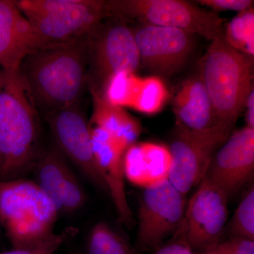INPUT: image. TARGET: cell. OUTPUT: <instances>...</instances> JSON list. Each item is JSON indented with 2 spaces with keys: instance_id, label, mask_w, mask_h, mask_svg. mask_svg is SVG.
Returning a JSON list of instances; mask_svg holds the SVG:
<instances>
[{
  "instance_id": "6da1fadb",
  "label": "cell",
  "mask_w": 254,
  "mask_h": 254,
  "mask_svg": "<svg viewBox=\"0 0 254 254\" xmlns=\"http://www.w3.org/2000/svg\"><path fill=\"white\" fill-rule=\"evenodd\" d=\"M88 36L40 47L23 58L20 76L37 113L45 115L78 103L87 83Z\"/></svg>"
},
{
  "instance_id": "7a4b0ae2",
  "label": "cell",
  "mask_w": 254,
  "mask_h": 254,
  "mask_svg": "<svg viewBox=\"0 0 254 254\" xmlns=\"http://www.w3.org/2000/svg\"><path fill=\"white\" fill-rule=\"evenodd\" d=\"M37 112L19 68L0 73V181L23 178L33 169L38 151Z\"/></svg>"
},
{
  "instance_id": "3957f363",
  "label": "cell",
  "mask_w": 254,
  "mask_h": 254,
  "mask_svg": "<svg viewBox=\"0 0 254 254\" xmlns=\"http://www.w3.org/2000/svg\"><path fill=\"white\" fill-rule=\"evenodd\" d=\"M253 58L230 46L222 33L202 58L200 77L222 126L232 128L254 89Z\"/></svg>"
},
{
  "instance_id": "277c9868",
  "label": "cell",
  "mask_w": 254,
  "mask_h": 254,
  "mask_svg": "<svg viewBox=\"0 0 254 254\" xmlns=\"http://www.w3.org/2000/svg\"><path fill=\"white\" fill-rule=\"evenodd\" d=\"M58 215L34 181H0V221L13 249L31 248L49 239Z\"/></svg>"
},
{
  "instance_id": "5b68a950",
  "label": "cell",
  "mask_w": 254,
  "mask_h": 254,
  "mask_svg": "<svg viewBox=\"0 0 254 254\" xmlns=\"http://www.w3.org/2000/svg\"><path fill=\"white\" fill-rule=\"evenodd\" d=\"M110 14L134 18L146 25L177 28L213 41L223 33L224 19L183 0H110Z\"/></svg>"
},
{
  "instance_id": "8992f818",
  "label": "cell",
  "mask_w": 254,
  "mask_h": 254,
  "mask_svg": "<svg viewBox=\"0 0 254 254\" xmlns=\"http://www.w3.org/2000/svg\"><path fill=\"white\" fill-rule=\"evenodd\" d=\"M38 9L41 16L28 21L40 47L88 36L110 14L101 0H42Z\"/></svg>"
},
{
  "instance_id": "52a82bcc",
  "label": "cell",
  "mask_w": 254,
  "mask_h": 254,
  "mask_svg": "<svg viewBox=\"0 0 254 254\" xmlns=\"http://www.w3.org/2000/svg\"><path fill=\"white\" fill-rule=\"evenodd\" d=\"M228 197L206 177L185 206L173 242L186 246L197 254L221 242L228 216Z\"/></svg>"
},
{
  "instance_id": "ba28073f",
  "label": "cell",
  "mask_w": 254,
  "mask_h": 254,
  "mask_svg": "<svg viewBox=\"0 0 254 254\" xmlns=\"http://www.w3.org/2000/svg\"><path fill=\"white\" fill-rule=\"evenodd\" d=\"M99 26L88 36L87 83L90 89L103 93L115 75L135 73L141 58L131 28L120 22L110 23L103 28Z\"/></svg>"
},
{
  "instance_id": "9c48e42d",
  "label": "cell",
  "mask_w": 254,
  "mask_h": 254,
  "mask_svg": "<svg viewBox=\"0 0 254 254\" xmlns=\"http://www.w3.org/2000/svg\"><path fill=\"white\" fill-rule=\"evenodd\" d=\"M231 130L222 125L198 132L177 127L168 147L171 168L168 180L182 194L186 195L203 181L214 155L227 141Z\"/></svg>"
},
{
  "instance_id": "30bf717a",
  "label": "cell",
  "mask_w": 254,
  "mask_h": 254,
  "mask_svg": "<svg viewBox=\"0 0 254 254\" xmlns=\"http://www.w3.org/2000/svg\"><path fill=\"white\" fill-rule=\"evenodd\" d=\"M185 195L168 180L144 189L138 209L136 250L155 252L164 241L173 236L185 212Z\"/></svg>"
},
{
  "instance_id": "8fae6325",
  "label": "cell",
  "mask_w": 254,
  "mask_h": 254,
  "mask_svg": "<svg viewBox=\"0 0 254 254\" xmlns=\"http://www.w3.org/2000/svg\"><path fill=\"white\" fill-rule=\"evenodd\" d=\"M43 116L60 153L95 186L108 192L95 161L89 123L78 103Z\"/></svg>"
},
{
  "instance_id": "7c38bea8",
  "label": "cell",
  "mask_w": 254,
  "mask_h": 254,
  "mask_svg": "<svg viewBox=\"0 0 254 254\" xmlns=\"http://www.w3.org/2000/svg\"><path fill=\"white\" fill-rule=\"evenodd\" d=\"M194 36L183 30L152 25L134 31L141 63L152 72L165 76L176 73L186 63L194 47Z\"/></svg>"
},
{
  "instance_id": "4fadbf2b",
  "label": "cell",
  "mask_w": 254,
  "mask_h": 254,
  "mask_svg": "<svg viewBox=\"0 0 254 254\" xmlns=\"http://www.w3.org/2000/svg\"><path fill=\"white\" fill-rule=\"evenodd\" d=\"M33 169L35 182L53 202L59 215L76 213L86 204L84 189L67 159L55 145L40 152Z\"/></svg>"
},
{
  "instance_id": "5bb4252c",
  "label": "cell",
  "mask_w": 254,
  "mask_h": 254,
  "mask_svg": "<svg viewBox=\"0 0 254 254\" xmlns=\"http://www.w3.org/2000/svg\"><path fill=\"white\" fill-rule=\"evenodd\" d=\"M254 171V129L245 127L218 148L205 177L229 198L249 182Z\"/></svg>"
},
{
  "instance_id": "9a60e30c",
  "label": "cell",
  "mask_w": 254,
  "mask_h": 254,
  "mask_svg": "<svg viewBox=\"0 0 254 254\" xmlns=\"http://www.w3.org/2000/svg\"><path fill=\"white\" fill-rule=\"evenodd\" d=\"M93 153L97 166L106 185L119 218L128 225L133 215L125 187L123 156L126 151L108 132L89 125Z\"/></svg>"
},
{
  "instance_id": "2e32d148",
  "label": "cell",
  "mask_w": 254,
  "mask_h": 254,
  "mask_svg": "<svg viewBox=\"0 0 254 254\" xmlns=\"http://www.w3.org/2000/svg\"><path fill=\"white\" fill-rule=\"evenodd\" d=\"M38 48L31 23L15 1L0 0V69L19 68L25 56Z\"/></svg>"
},
{
  "instance_id": "e0dca14e",
  "label": "cell",
  "mask_w": 254,
  "mask_h": 254,
  "mask_svg": "<svg viewBox=\"0 0 254 254\" xmlns=\"http://www.w3.org/2000/svg\"><path fill=\"white\" fill-rule=\"evenodd\" d=\"M171 168L168 147L143 142L128 147L123 156L125 178L132 185L145 189L168 180Z\"/></svg>"
},
{
  "instance_id": "ac0fdd59",
  "label": "cell",
  "mask_w": 254,
  "mask_h": 254,
  "mask_svg": "<svg viewBox=\"0 0 254 254\" xmlns=\"http://www.w3.org/2000/svg\"><path fill=\"white\" fill-rule=\"evenodd\" d=\"M177 127L191 131H203L219 125L200 76L189 78L182 83L173 100Z\"/></svg>"
},
{
  "instance_id": "d6986e66",
  "label": "cell",
  "mask_w": 254,
  "mask_h": 254,
  "mask_svg": "<svg viewBox=\"0 0 254 254\" xmlns=\"http://www.w3.org/2000/svg\"><path fill=\"white\" fill-rule=\"evenodd\" d=\"M91 93L93 112L89 125L108 132L125 150L136 143L142 131L139 122L123 108L108 103L101 92L91 89Z\"/></svg>"
},
{
  "instance_id": "ffe728a7",
  "label": "cell",
  "mask_w": 254,
  "mask_h": 254,
  "mask_svg": "<svg viewBox=\"0 0 254 254\" xmlns=\"http://www.w3.org/2000/svg\"><path fill=\"white\" fill-rule=\"evenodd\" d=\"M85 254H138L136 249L105 222L92 227Z\"/></svg>"
},
{
  "instance_id": "44dd1931",
  "label": "cell",
  "mask_w": 254,
  "mask_h": 254,
  "mask_svg": "<svg viewBox=\"0 0 254 254\" xmlns=\"http://www.w3.org/2000/svg\"><path fill=\"white\" fill-rule=\"evenodd\" d=\"M224 38L232 48L250 56L254 55V11L253 7L240 12L227 24Z\"/></svg>"
},
{
  "instance_id": "7402d4cb",
  "label": "cell",
  "mask_w": 254,
  "mask_h": 254,
  "mask_svg": "<svg viewBox=\"0 0 254 254\" xmlns=\"http://www.w3.org/2000/svg\"><path fill=\"white\" fill-rule=\"evenodd\" d=\"M141 78L135 73L123 72L115 75L103 90L105 99L115 106L132 108Z\"/></svg>"
},
{
  "instance_id": "603a6c76",
  "label": "cell",
  "mask_w": 254,
  "mask_h": 254,
  "mask_svg": "<svg viewBox=\"0 0 254 254\" xmlns=\"http://www.w3.org/2000/svg\"><path fill=\"white\" fill-rule=\"evenodd\" d=\"M168 95V89L160 78H142L132 108L147 115L158 113L166 103Z\"/></svg>"
},
{
  "instance_id": "cb8c5ba5",
  "label": "cell",
  "mask_w": 254,
  "mask_h": 254,
  "mask_svg": "<svg viewBox=\"0 0 254 254\" xmlns=\"http://www.w3.org/2000/svg\"><path fill=\"white\" fill-rule=\"evenodd\" d=\"M232 238L254 241V189L251 187L234 213L229 223Z\"/></svg>"
},
{
  "instance_id": "d4e9b609",
  "label": "cell",
  "mask_w": 254,
  "mask_h": 254,
  "mask_svg": "<svg viewBox=\"0 0 254 254\" xmlns=\"http://www.w3.org/2000/svg\"><path fill=\"white\" fill-rule=\"evenodd\" d=\"M78 233V229L68 227L59 233H55L43 243L36 247L26 249H13L0 254H53L65 243L74 238Z\"/></svg>"
},
{
  "instance_id": "484cf974",
  "label": "cell",
  "mask_w": 254,
  "mask_h": 254,
  "mask_svg": "<svg viewBox=\"0 0 254 254\" xmlns=\"http://www.w3.org/2000/svg\"><path fill=\"white\" fill-rule=\"evenodd\" d=\"M199 254H254V241L230 237Z\"/></svg>"
},
{
  "instance_id": "4316f807",
  "label": "cell",
  "mask_w": 254,
  "mask_h": 254,
  "mask_svg": "<svg viewBox=\"0 0 254 254\" xmlns=\"http://www.w3.org/2000/svg\"><path fill=\"white\" fill-rule=\"evenodd\" d=\"M195 2L215 11H236L240 12L251 9L254 4V1L252 0H198Z\"/></svg>"
},
{
  "instance_id": "83f0119b",
  "label": "cell",
  "mask_w": 254,
  "mask_h": 254,
  "mask_svg": "<svg viewBox=\"0 0 254 254\" xmlns=\"http://www.w3.org/2000/svg\"><path fill=\"white\" fill-rule=\"evenodd\" d=\"M155 254H195L186 246L177 242H172L168 245L160 247L155 251Z\"/></svg>"
},
{
  "instance_id": "f1b7e54d",
  "label": "cell",
  "mask_w": 254,
  "mask_h": 254,
  "mask_svg": "<svg viewBox=\"0 0 254 254\" xmlns=\"http://www.w3.org/2000/svg\"><path fill=\"white\" fill-rule=\"evenodd\" d=\"M247 110L246 113V127L254 129V91L252 90L250 95L247 97L245 107Z\"/></svg>"
},
{
  "instance_id": "f546056e",
  "label": "cell",
  "mask_w": 254,
  "mask_h": 254,
  "mask_svg": "<svg viewBox=\"0 0 254 254\" xmlns=\"http://www.w3.org/2000/svg\"><path fill=\"white\" fill-rule=\"evenodd\" d=\"M71 254H82L81 253H79V252H73V253Z\"/></svg>"
},
{
  "instance_id": "4dcf8cb0",
  "label": "cell",
  "mask_w": 254,
  "mask_h": 254,
  "mask_svg": "<svg viewBox=\"0 0 254 254\" xmlns=\"http://www.w3.org/2000/svg\"><path fill=\"white\" fill-rule=\"evenodd\" d=\"M1 221H0V228H1Z\"/></svg>"
},
{
  "instance_id": "1f68e13d",
  "label": "cell",
  "mask_w": 254,
  "mask_h": 254,
  "mask_svg": "<svg viewBox=\"0 0 254 254\" xmlns=\"http://www.w3.org/2000/svg\"><path fill=\"white\" fill-rule=\"evenodd\" d=\"M0 73H1V69H0Z\"/></svg>"
}]
</instances>
